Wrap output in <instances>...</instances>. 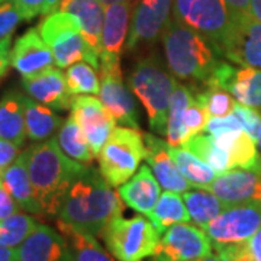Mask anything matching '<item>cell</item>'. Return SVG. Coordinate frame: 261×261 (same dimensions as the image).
<instances>
[{"label":"cell","mask_w":261,"mask_h":261,"mask_svg":"<svg viewBox=\"0 0 261 261\" xmlns=\"http://www.w3.org/2000/svg\"><path fill=\"white\" fill-rule=\"evenodd\" d=\"M121 195L92 167H86L63 196L57 221L90 235H102L115 218L123 214Z\"/></svg>","instance_id":"obj_1"},{"label":"cell","mask_w":261,"mask_h":261,"mask_svg":"<svg viewBox=\"0 0 261 261\" xmlns=\"http://www.w3.org/2000/svg\"><path fill=\"white\" fill-rule=\"evenodd\" d=\"M28 171L35 189L42 212L48 216H57L58 206L75 178L86 167L82 163L70 159L57 138H49L27 148Z\"/></svg>","instance_id":"obj_2"},{"label":"cell","mask_w":261,"mask_h":261,"mask_svg":"<svg viewBox=\"0 0 261 261\" xmlns=\"http://www.w3.org/2000/svg\"><path fill=\"white\" fill-rule=\"evenodd\" d=\"M161 39L167 67L177 79L205 84L222 63L214 44L176 19L168 20Z\"/></svg>","instance_id":"obj_3"},{"label":"cell","mask_w":261,"mask_h":261,"mask_svg":"<svg viewBox=\"0 0 261 261\" xmlns=\"http://www.w3.org/2000/svg\"><path fill=\"white\" fill-rule=\"evenodd\" d=\"M176 83L174 77L154 56L138 61L128 79L132 93L147 111L149 128L157 134H167L168 108Z\"/></svg>","instance_id":"obj_4"},{"label":"cell","mask_w":261,"mask_h":261,"mask_svg":"<svg viewBox=\"0 0 261 261\" xmlns=\"http://www.w3.org/2000/svg\"><path fill=\"white\" fill-rule=\"evenodd\" d=\"M37 29L51 48L58 68H68L80 61H86L94 68L100 67V57L86 42L80 22L74 15L64 10L54 12L42 19Z\"/></svg>","instance_id":"obj_5"},{"label":"cell","mask_w":261,"mask_h":261,"mask_svg":"<svg viewBox=\"0 0 261 261\" xmlns=\"http://www.w3.org/2000/svg\"><path fill=\"white\" fill-rule=\"evenodd\" d=\"M147 157L144 134L140 129L118 126L99 154V171L112 187H121L140 168Z\"/></svg>","instance_id":"obj_6"},{"label":"cell","mask_w":261,"mask_h":261,"mask_svg":"<svg viewBox=\"0 0 261 261\" xmlns=\"http://www.w3.org/2000/svg\"><path fill=\"white\" fill-rule=\"evenodd\" d=\"M160 237L151 221L142 216L130 219L118 216L102 232L108 250L118 261H142L152 257Z\"/></svg>","instance_id":"obj_7"},{"label":"cell","mask_w":261,"mask_h":261,"mask_svg":"<svg viewBox=\"0 0 261 261\" xmlns=\"http://www.w3.org/2000/svg\"><path fill=\"white\" fill-rule=\"evenodd\" d=\"M260 228L261 205H237L228 206L203 231L215 251L224 252L247 245Z\"/></svg>","instance_id":"obj_8"},{"label":"cell","mask_w":261,"mask_h":261,"mask_svg":"<svg viewBox=\"0 0 261 261\" xmlns=\"http://www.w3.org/2000/svg\"><path fill=\"white\" fill-rule=\"evenodd\" d=\"M171 10L173 19L200 34L221 53L231 23V13L224 0H173Z\"/></svg>","instance_id":"obj_9"},{"label":"cell","mask_w":261,"mask_h":261,"mask_svg":"<svg viewBox=\"0 0 261 261\" xmlns=\"http://www.w3.org/2000/svg\"><path fill=\"white\" fill-rule=\"evenodd\" d=\"M221 53L243 67L261 68V22L251 13H233Z\"/></svg>","instance_id":"obj_10"},{"label":"cell","mask_w":261,"mask_h":261,"mask_svg":"<svg viewBox=\"0 0 261 261\" xmlns=\"http://www.w3.org/2000/svg\"><path fill=\"white\" fill-rule=\"evenodd\" d=\"M212 251V243L202 228L189 222L176 224L160 237L151 261H197L211 257Z\"/></svg>","instance_id":"obj_11"},{"label":"cell","mask_w":261,"mask_h":261,"mask_svg":"<svg viewBox=\"0 0 261 261\" xmlns=\"http://www.w3.org/2000/svg\"><path fill=\"white\" fill-rule=\"evenodd\" d=\"M100 93L99 97L115 121L128 128L138 129V111L134 96L123 84L121 63L100 60Z\"/></svg>","instance_id":"obj_12"},{"label":"cell","mask_w":261,"mask_h":261,"mask_svg":"<svg viewBox=\"0 0 261 261\" xmlns=\"http://www.w3.org/2000/svg\"><path fill=\"white\" fill-rule=\"evenodd\" d=\"M226 207L237 205H261V157L250 168H233L218 174L207 187Z\"/></svg>","instance_id":"obj_13"},{"label":"cell","mask_w":261,"mask_h":261,"mask_svg":"<svg viewBox=\"0 0 261 261\" xmlns=\"http://www.w3.org/2000/svg\"><path fill=\"white\" fill-rule=\"evenodd\" d=\"M71 115L86 135L93 155L99 157L105 144L111 138L115 129V118L106 109L100 99L89 94L75 96Z\"/></svg>","instance_id":"obj_14"},{"label":"cell","mask_w":261,"mask_h":261,"mask_svg":"<svg viewBox=\"0 0 261 261\" xmlns=\"http://www.w3.org/2000/svg\"><path fill=\"white\" fill-rule=\"evenodd\" d=\"M171 9L173 0H137L125 48L130 51L142 42L155 41L170 20Z\"/></svg>","instance_id":"obj_15"},{"label":"cell","mask_w":261,"mask_h":261,"mask_svg":"<svg viewBox=\"0 0 261 261\" xmlns=\"http://www.w3.org/2000/svg\"><path fill=\"white\" fill-rule=\"evenodd\" d=\"M22 87L39 103L53 111H67L73 108L75 96L68 89L65 74L58 67H48L32 77H22Z\"/></svg>","instance_id":"obj_16"},{"label":"cell","mask_w":261,"mask_h":261,"mask_svg":"<svg viewBox=\"0 0 261 261\" xmlns=\"http://www.w3.org/2000/svg\"><path fill=\"white\" fill-rule=\"evenodd\" d=\"M10 60L12 67L22 77H32L56 64L51 48L39 35L37 28L29 29L15 41Z\"/></svg>","instance_id":"obj_17"},{"label":"cell","mask_w":261,"mask_h":261,"mask_svg":"<svg viewBox=\"0 0 261 261\" xmlns=\"http://www.w3.org/2000/svg\"><path fill=\"white\" fill-rule=\"evenodd\" d=\"M137 0L113 3L105 8V22L102 31L103 61H119L123 47L126 45L132 12Z\"/></svg>","instance_id":"obj_18"},{"label":"cell","mask_w":261,"mask_h":261,"mask_svg":"<svg viewBox=\"0 0 261 261\" xmlns=\"http://www.w3.org/2000/svg\"><path fill=\"white\" fill-rule=\"evenodd\" d=\"M15 251L16 261H70L65 238L48 225H38Z\"/></svg>","instance_id":"obj_19"},{"label":"cell","mask_w":261,"mask_h":261,"mask_svg":"<svg viewBox=\"0 0 261 261\" xmlns=\"http://www.w3.org/2000/svg\"><path fill=\"white\" fill-rule=\"evenodd\" d=\"M144 141L147 147V163L152 168V173L163 187L167 192L183 195L190 189V185L183 174L178 171L177 166L170 155V145L167 142L157 138L155 135L144 134Z\"/></svg>","instance_id":"obj_20"},{"label":"cell","mask_w":261,"mask_h":261,"mask_svg":"<svg viewBox=\"0 0 261 261\" xmlns=\"http://www.w3.org/2000/svg\"><path fill=\"white\" fill-rule=\"evenodd\" d=\"M2 185L9 190V193L13 196L20 209L27 211L29 214L44 215L42 206L38 200L35 189L32 186V181L29 177L28 171V154L27 149L19 154V157L9 167H6L2 171L0 176Z\"/></svg>","instance_id":"obj_21"},{"label":"cell","mask_w":261,"mask_h":261,"mask_svg":"<svg viewBox=\"0 0 261 261\" xmlns=\"http://www.w3.org/2000/svg\"><path fill=\"white\" fill-rule=\"evenodd\" d=\"M119 195L125 205L148 218L161 196L160 183L148 166H141L137 174L119 187Z\"/></svg>","instance_id":"obj_22"},{"label":"cell","mask_w":261,"mask_h":261,"mask_svg":"<svg viewBox=\"0 0 261 261\" xmlns=\"http://www.w3.org/2000/svg\"><path fill=\"white\" fill-rule=\"evenodd\" d=\"M61 10L74 15L79 19L86 42L100 57L105 22V6L100 0H70Z\"/></svg>","instance_id":"obj_23"},{"label":"cell","mask_w":261,"mask_h":261,"mask_svg":"<svg viewBox=\"0 0 261 261\" xmlns=\"http://www.w3.org/2000/svg\"><path fill=\"white\" fill-rule=\"evenodd\" d=\"M25 96L18 90H9L0 100V137L22 147L27 140Z\"/></svg>","instance_id":"obj_24"},{"label":"cell","mask_w":261,"mask_h":261,"mask_svg":"<svg viewBox=\"0 0 261 261\" xmlns=\"http://www.w3.org/2000/svg\"><path fill=\"white\" fill-rule=\"evenodd\" d=\"M25 125L29 140L42 142L49 138L63 126V119L53 112L51 108L35 99L25 96Z\"/></svg>","instance_id":"obj_25"},{"label":"cell","mask_w":261,"mask_h":261,"mask_svg":"<svg viewBox=\"0 0 261 261\" xmlns=\"http://www.w3.org/2000/svg\"><path fill=\"white\" fill-rule=\"evenodd\" d=\"M57 226L67 241L70 261H115L93 235L79 231L61 221H57Z\"/></svg>","instance_id":"obj_26"},{"label":"cell","mask_w":261,"mask_h":261,"mask_svg":"<svg viewBox=\"0 0 261 261\" xmlns=\"http://www.w3.org/2000/svg\"><path fill=\"white\" fill-rule=\"evenodd\" d=\"M224 90L229 92L241 105L261 108V68H232Z\"/></svg>","instance_id":"obj_27"},{"label":"cell","mask_w":261,"mask_h":261,"mask_svg":"<svg viewBox=\"0 0 261 261\" xmlns=\"http://www.w3.org/2000/svg\"><path fill=\"white\" fill-rule=\"evenodd\" d=\"M192 100H193V93L183 84L176 83L170 99L167 134H166L167 144L173 148L185 147V144L189 141L185 129V113Z\"/></svg>","instance_id":"obj_28"},{"label":"cell","mask_w":261,"mask_h":261,"mask_svg":"<svg viewBox=\"0 0 261 261\" xmlns=\"http://www.w3.org/2000/svg\"><path fill=\"white\" fill-rule=\"evenodd\" d=\"M214 140L221 148H224L228 152L231 170L250 168L260 159L255 141L244 129L226 132L222 135L214 137Z\"/></svg>","instance_id":"obj_29"},{"label":"cell","mask_w":261,"mask_h":261,"mask_svg":"<svg viewBox=\"0 0 261 261\" xmlns=\"http://www.w3.org/2000/svg\"><path fill=\"white\" fill-rule=\"evenodd\" d=\"M183 200L190 215V221L202 229H205L226 209L224 202L207 189L186 192L183 193Z\"/></svg>","instance_id":"obj_30"},{"label":"cell","mask_w":261,"mask_h":261,"mask_svg":"<svg viewBox=\"0 0 261 261\" xmlns=\"http://www.w3.org/2000/svg\"><path fill=\"white\" fill-rule=\"evenodd\" d=\"M148 219L157 229V232L163 235L173 225L190 222V215L183 197L173 192H164L160 196L159 202Z\"/></svg>","instance_id":"obj_31"},{"label":"cell","mask_w":261,"mask_h":261,"mask_svg":"<svg viewBox=\"0 0 261 261\" xmlns=\"http://www.w3.org/2000/svg\"><path fill=\"white\" fill-rule=\"evenodd\" d=\"M168 151L174 164L177 166L178 171L183 174V177L189 181L190 186L207 189L214 183L218 174L215 173L214 168H211L205 161L196 157L193 152L181 147H177V148L170 147Z\"/></svg>","instance_id":"obj_32"},{"label":"cell","mask_w":261,"mask_h":261,"mask_svg":"<svg viewBox=\"0 0 261 261\" xmlns=\"http://www.w3.org/2000/svg\"><path fill=\"white\" fill-rule=\"evenodd\" d=\"M57 141L58 145L70 159L83 164H90L93 161L94 155L90 149V145L73 115H70L63 123V126L60 128Z\"/></svg>","instance_id":"obj_33"},{"label":"cell","mask_w":261,"mask_h":261,"mask_svg":"<svg viewBox=\"0 0 261 261\" xmlns=\"http://www.w3.org/2000/svg\"><path fill=\"white\" fill-rule=\"evenodd\" d=\"M185 148L193 152L196 157L205 161L211 168H214L216 174H222L231 170L229 155L224 148H221L215 142L212 135H196L187 141Z\"/></svg>","instance_id":"obj_34"},{"label":"cell","mask_w":261,"mask_h":261,"mask_svg":"<svg viewBox=\"0 0 261 261\" xmlns=\"http://www.w3.org/2000/svg\"><path fill=\"white\" fill-rule=\"evenodd\" d=\"M94 70L96 68L86 61L70 65L64 73L70 92L74 96H80V94L96 96L100 93V79Z\"/></svg>","instance_id":"obj_35"},{"label":"cell","mask_w":261,"mask_h":261,"mask_svg":"<svg viewBox=\"0 0 261 261\" xmlns=\"http://www.w3.org/2000/svg\"><path fill=\"white\" fill-rule=\"evenodd\" d=\"M38 222L29 215L18 214L0 221V243L10 248H18L20 244L37 229Z\"/></svg>","instance_id":"obj_36"},{"label":"cell","mask_w":261,"mask_h":261,"mask_svg":"<svg viewBox=\"0 0 261 261\" xmlns=\"http://www.w3.org/2000/svg\"><path fill=\"white\" fill-rule=\"evenodd\" d=\"M197 94L206 103L211 118H224L232 115L237 106L232 94L224 89H205L203 92H199Z\"/></svg>","instance_id":"obj_37"},{"label":"cell","mask_w":261,"mask_h":261,"mask_svg":"<svg viewBox=\"0 0 261 261\" xmlns=\"http://www.w3.org/2000/svg\"><path fill=\"white\" fill-rule=\"evenodd\" d=\"M209 121H211V113L207 111L206 103L202 100L199 94H193V100L185 113V129H186L187 138L190 140L199 135L200 132H203Z\"/></svg>","instance_id":"obj_38"},{"label":"cell","mask_w":261,"mask_h":261,"mask_svg":"<svg viewBox=\"0 0 261 261\" xmlns=\"http://www.w3.org/2000/svg\"><path fill=\"white\" fill-rule=\"evenodd\" d=\"M233 113L237 115V118L243 123L244 130L251 137L252 140H260L261 137V113L255 111V108H250L241 103H237Z\"/></svg>","instance_id":"obj_39"},{"label":"cell","mask_w":261,"mask_h":261,"mask_svg":"<svg viewBox=\"0 0 261 261\" xmlns=\"http://www.w3.org/2000/svg\"><path fill=\"white\" fill-rule=\"evenodd\" d=\"M20 20H23L16 6L6 0L0 5V41L12 37L15 29L18 28Z\"/></svg>","instance_id":"obj_40"},{"label":"cell","mask_w":261,"mask_h":261,"mask_svg":"<svg viewBox=\"0 0 261 261\" xmlns=\"http://www.w3.org/2000/svg\"><path fill=\"white\" fill-rule=\"evenodd\" d=\"M244 129L241 121L237 118V115H228L224 118H211V121L207 122L206 125L205 132L207 135L212 137H218L222 135L226 132H233V130H241Z\"/></svg>","instance_id":"obj_41"},{"label":"cell","mask_w":261,"mask_h":261,"mask_svg":"<svg viewBox=\"0 0 261 261\" xmlns=\"http://www.w3.org/2000/svg\"><path fill=\"white\" fill-rule=\"evenodd\" d=\"M9 2L16 6L23 20H32L38 15H42V9L47 0H9Z\"/></svg>","instance_id":"obj_42"},{"label":"cell","mask_w":261,"mask_h":261,"mask_svg":"<svg viewBox=\"0 0 261 261\" xmlns=\"http://www.w3.org/2000/svg\"><path fill=\"white\" fill-rule=\"evenodd\" d=\"M19 209L20 207L16 203V200L13 199V196L10 195L9 190L0 181V221L9 218L12 215L18 214Z\"/></svg>","instance_id":"obj_43"},{"label":"cell","mask_w":261,"mask_h":261,"mask_svg":"<svg viewBox=\"0 0 261 261\" xmlns=\"http://www.w3.org/2000/svg\"><path fill=\"white\" fill-rule=\"evenodd\" d=\"M19 148L16 144L10 142L0 137V171H3L6 167L19 157Z\"/></svg>","instance_id":"obj_44"},{"label":"cell","mask_w":261,"mask_h":261,"mask_svg":"<svg viewBox=\"0 0 261 261\" xmlns=\"http://www.w3.org/2000/svg\"><path fill=\"white\" fill-rule=\"evenodd\" d=\"M10 45H12V37L0 41V80L6 75L9 67L12 65V60H10L12 49H10Z\"/></svg>","instance_id":"obj_45"},{"label":"cell","mask_w":261,"mask_h":261,"mask_svg":"<svg viewBox=\"0 0 261 261\" xmlns=\"http://www.w3.org/2000/svg\"><path fill=\"white\" fill-rule=\"evenodd\" d=\"M228 6L229 13H250V3L251 0H224Z\"/></svg>","instance_id":"obj_46"},{"label":"cell","mask_w":261,"mask_h":261,"mask_svg":"<svg viewBox=\"0 0 261 261\" xmlns=\"http://www.w3.org/2000/svg\"><path fill=\"white\" fill-rule=\"evenodd\" d=\"M248 251L251 254L254 261H261V228L248 241Z\"/></svg>","instance_id":"obj_47"},{"label":"cell","mask_w":261,"mask_h":261,"mask_svg":"<svg viewBox=\"0 0 261 261\" xmlns=\"http://www.w3.org/2000/svg\"><path fill=\"white\" fill-rule=\"evenodd\" d=\"M229 252L232 254V261H254L251 254L248 251V244L240 247V248H235V250H229Z\"/></svg>","instance_id":"obj_48"},{"label":"cell","mask_w":261,"mask_h":261,"mask_svg":"<svg viewBox=\"0 0 261 261\" xmlns=\"http://www.w3.org/2000/svg\"><path fill=\"white\" fill-rule=\"evenodd\" d=\"M0 261H16V251L15 248L6 247L0 243Z\"/></svg>","instance_id":"obj_49"},{"label":"cell","mask_w":261,"mask_h":261,"mask_svg":"<svg viewBox=\"0 0 261 261\" xmlns=\"http://www.w3.org/2000/svg\"><path fill=\"white\" fill-rule=\"evenodd\" d=\"M197 261H232V254L229 251L226 252H216V254H212L211 257H206V258H202V260Z\"/></svg>","instance_id":"obj_50"},{"label":"cell","mask_w":261,"mask_h":261,"mask_svg":"<svg viewBox=\"0 0 261 261\" xmlns=\"http://www.w3.org/2000/svg\"><path fill=\"white\" fill-rule=\"evenodd\" d=\"M250 13L251 16L261 22V0H251L250 3Z\"/></svg>","instance_id":"obj_51"},{"label":"cell","mask_w":261,"mask_h":261,"mask_svg":"<svg viewBox=\"0 0 261 261\" xmlns=\"http://www.w3.org/2000/svg\"><path fill=\"white\" fill-rule=\"evenodd\" d=\"M122 2H130V0H100V3H102L105 8L106 6H111L113 3H122Z\"/></svg>","instance_id":"obj_52"},{"label":"cell","mask_w":261,"mask_h":261,"mask_svg":"<svg viewBox=\"0 0 261 261\" xmlns=\"http://www.w3.org/2000/svg\"><path fill=\"white\" fill-rule=\"evenodd\" d=\"M68 2H70V0H61V6H60V10L63 9V8H64V6L67 5V3H68Z\"/></svg>","instance_id":"obj_53"},{"label":"cell","mask_w":261,"mask_h":261,"mask_svg":"<svg viewBox=\"0 0 261 261\" xmlns=\"http://www.w3.org/2000/svg\"><path fill=\"white\" fill-rule=\"evenodd\" d=\"M257 145H258V148H260V151H261V137H260V140L257 141Z\"/></svg>","instance_id":"obj_54"},{"label":"cell","mask_w":261,"mask_h":261,"mask_svg":"<svg viewBox=\"0 0 261 261\" xmlns=\"http://www.w3.org/2000/svg\"><path fill=\"white\" fill-rule=\"evenodd\" d=\"M3 2H6V0H0V5H2V3H3Z\"/></svg>","instance_id":"obj_55"},{"label":"cell","mask_w":261,"mask_h":261,"mask_svg":"<svg viewBox=\"0 0 261 261\" xmlns=\"http://www.w3.org/2000/svg\"><path fill=\"white\" fill-rule=\"evenodd\" d=\"M0 176H2V171H0Z\"/></svg>","instance_id":"obj_56"}]
</instances>
